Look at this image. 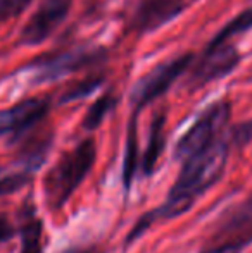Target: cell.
Masks as SVG:
<instances>
[{"mask_svg":"<svg viewBox=\"0 0 252 253\" xmlns=\"http://www.w3.org/2000/svg\"><path fill=\"white\" fill-rule=\"evenodd\" d=\"M228 152L230 140L225 134L214 143L205 147L204 150L182 160V169L178 172V177L169 188L164 202L155 209L142 213V217L126 234V247L144 236L155 222L175 219V217L189 212L194 207L195 200L223 177L226 162H228Z\"/></svg>","mask_w":252,"mask_h":253,"instance_id":"6da1fadb","label":"cell"},{"mask_svg":"<svg viewBox=\"0 0 252 253\" xmlns=\"http://www.w3.org/2000/svg\"><path fill=\"white\" fill-rule=\"evenodd\" d=\"M97 160L94 138H85L71 150L64 152L47 172L44 181L45 202L52 210H59L69 202L74 191L87 179Z\"/></svg>","mask_w":252,"mask_h":253,"instance_id":"7a4b0ae2","label":"cell"},{"mask_svg":"<svg viewBox=\"0 0 252 253\" xmlns=\"http://www.w3.org/2000/svg\"><path fill=\"white\" fill-rule=\"evenodd\" d=\"M252 245V197L226 207L212 222L199 253H244Z\"/></svg>","mask_w":252,"mask_h":253,"instance_id":"3957f363","label":"cell"},{"mask_svg":"<svg viewBox=\"0 0 252 253\" xmlns=\"http://www.w3.org/2000/svg\"><path fill=\"white\" fill-rule=\"evenodd\" d=\"M105 59H107V50L104 47L76 45V47L40 55L28 64V67L35 73L33 83H49V81L61 80L76 71L95 67Z\"/></svg>","mask_w":252,"mask_h":253,"instance_id":"277c9868","label":"cell"},{"mask_svg":"<svg viewBox=\"0 0 252 253\" xmlns=\"http://www.w3.org/2000/svg\"><path fill=\"white\" fill-rule=\"evenodd\" d=\"M232 117V103L226 98L211 103L185 134L175 145V159L178 162L189 159L194 153L204 150L216 140L226 134V126Z\"/></svg>","mask_w":252,"mask_h":253,"instance_id":"5b68a950","label":"cell"},{"mask_svg":"<svg viewBox=\"0 0 252 253\" xmlns=\"http://www.w3.org/2000/svg\"><path fill=\"white\" fill-rule=\"evenodd\" d=\"M194 60L195 55L192 52L182 53L175 59H168L157 64L154 69H151L145 76H142L135 83L130 95L133 112L138 114L142 109H145L152 102L161 98L164 93H168L169 88L190 69Z\"/></svg>","mask_w":252,"mask_h":253,"instance_id":"8992f818","label":"cell"},{"mask_svg":"<svg viewBox=\"0 0 252 253\" xmlns=\"http://www.w3.org/2000/svg\"><path fill=\"white\" fill-rule=\"evenodd\" d=\"M240 64V53L230 42H211L199 60L190 66L187 86L190 90L204 88L211 81L228 76Z\"/></svg>","mask_w":252,"mask_h":253,"instance_id":"52a82bcc","label":"cell"},{"mask_svg":"<svg viewBox=\"0 0 252 253\" xmlns=\"http://www.w3.org/2000/svg\"><path fill=\"white\" fill-rule=\"evenodd\" d=\"M71 5H73V0H42L38 9L21 30L19 43L26 47L44 43L64 23Z\"/></svg>","mask_w":252,"mask_h":253,"instance_id":"ba28073f","label":"cell"},{"mask_svg":"<svg viewBox=\"0 0 252 253\" xmlns=\"http://www.w3.org/2000/svg\"><path fill=\"white\" fill-rule=\"evenodd\" d=\"M190 0H138L130 14L128 28L133 33H152L178 17Z\"/></svg>","mask_w":252,"mask_h":253,"instance_id":"9c48e42d","label":"cell"},{"mask_svg":"<svg viewBox=\"0 0 252 253\" xmlns=\"http://www.w3.org/2000/svg\"><path fill=\"white\" fill-rule=\"evenodd\" d=\"M50 110V98L35 97L0 109V138L12 134L19 138L37 127Z\"/></svg>","mask_w":252,"mask_h":253,"instance_id":"30bf717a","label":"cell"},{"mask_svg":"<svg viewBox=\"0 0 252 253\" xmlns=\"http://www.w3.org/2000/svg\"><path fill=\"white\" fill-rule=\"evenodd\" d=\"M164 126H166V114L164 112L155 114L151 124V131H149L147 147H145V152L140 159V169L145 177H151L154 174L159 159H161L162 152H164L166 147Z\"/></svg>","mask_w":252,"mask_h":253,"instance_id":"8fae6325","label":"cell"},{"mask_svg":"<svg viewBox=\"0 0 252 253\" xmlns=\"http://www.w3.org/2000/svg\"><path fill=\"white\" fill-rule=\"evenodd\" d=\"M52 147V133H42L37 136L30 138L23 145L19 152V162L23 166V170L33 174L44 166L49 152Z\"/></svg>","mask_w":252,"mask_h":253,"instance_id":"7c38bea8","label":"cell"},{"mask_svg":"<svg viewBox=\"0 0 252 253\" xmlns=\"http://www.w3.org/2000/svg\"><path fill=\"white\" fill-rule=\"evenodd\" d=\"M137 117L138 114L133 112L130 123H128V134H126V148H125V162H123V186L125 191L131 190L135 174L138 169V129H137Z\"/></svg>","mask_w":252,"mask_h":253,"instance_id":"4fadbf2b","label":"cell"},{"mask_svg":"<svg viewBox=\"0 0 252 253\" xmlns=\"http://www.w3.org/2000/svg\"><path fill=\"white\" fill-rule=\"evenodd\" d=\"M118 103H119V95H116L114 91H111V90L105 91L102 97H99L97 100L88 107L87 114H85V117H83V123H81L83 129L85 131L97 129L102 124V121L118 107Z\"/></svg>","mask_w":252,"mask_h":253,"instance_id":"5bb4252c","label":"cell"},{"mask_svg":"<svg viewBox=\"0 0 252 253\" xmlns=\"http://www.w3.org/2000/svg\"><path fill=\"white\" fill-rule=\"evenodd\" d=\"M21 253H42V236H44V222L35 215L33 210L23 217L21 224Z\"/></svg>","mask_w":252,"mask_h":253,"instance_id":"9a60e30c","label":"cell"},{"mask_svg":"<svg viewBox=\"0 0 252 253\" xmlns=\"http://www.w3.org/2000/svg\"><path fill=\"white\" fill-rule=\"evenodd\" d=\"M104 83V76L102 74H90L85 80L74 83L73 86H69L66 91L61 95V103H69V102H76V100H83V98L90 97L92 93L99 90Z\"/></svg>","mask_w":252,"mask_h":253,"instance_id":"2e32d148","label":"cell"},{"mask_svg":"<svg viewBox=\"0 0 252 253\" xmlns=\"http://www.w3.org/2000/svg\"><path fill=\"white\" fill-rule=\"evenodd\" d=\"M249 30H252V5L237 14L230 23H226L211 42H230L233 37L247 33Z\"/></svg>","mask_w":252,"mask_h":253,"instance_id":"e0dca14e","label":"cell"},{"mask_svg":"<svg viewBox=\"0 0 252 253\" xmlns=\"http://www.w3.org/2000/svg\"><path fill=\"white\" fill-rule=\"evenodd\" d=\"M30 181H31V172H26V170H21V172L9 174V176L2 177L0 179V197H7V195L16 193L21 188L26 186Z\"/></svg>","mask_w":252,"mask_h":253,"instance_id":"ac0fdd59","label":"cell"},{"mask_svg":"<svg viewBox=\"0 0 252 253\" xmlns=\"http://www.w3.org/2000/svg\"><path fill=\"white\" fill-rule=\"evenodd\" d=\"M33 0H0V24L19 17Z\"/></svg>","mask_w":252,"mask_h":253,"instance_id":"d6986e66","label":"cell"},{"mask_svg":"<svg viewBox=\"0 0 252 253\" xmlns=\"http://www.w3.org/2000/svg\"><path fill=\"white\" fill-rule=\"evenodd\" d=\"M228 140L235 147H246V145L252 143V119L232 127L228 134Z\"/></svg>","mask_w":252,"mask_h":253,"instance_id":"ffe728a7","label":"cell"},{"mask_svg":"<svg viewBox=\"0 0 252 253\" xmlns=\"http://www.w3.org/2000/svg\"><path fill=\"white\" fill-rule=\"evenodd\" d=\"M14 234H16V229H14V226L10 224V220L7 219L5 215H0V245L12 240Z\"/></svg>","mask_w":252,"mask_h":253,"instance_id":"44dd1931","label":"cell"},{"mask_svg":"<svg viewBox=\"0 0 252 253\" xmlns=\"http://www.w3.org/2000/svg\"><path fill=\"white\" fill-rule=\"evenodd\" d=\"M62 253H102L97 247H71Z\"/></svg>","mask_w":252,"mask_h":253,"instance_id":"7402d4cb","label":"cell"},{"mask_svg":"<svg viewBox=\"0 0 252 253\" xmlns=\"http://www.w3.org/2000/svg\"><path fill=\"white\" fill-rule=\"evenodd\" d=\"M0 170H2V167H0Z\"/></svg>","mask_w":252,"mask_h":253,"instance_id":"603a6c76","label":"cell"}]
</instances>
